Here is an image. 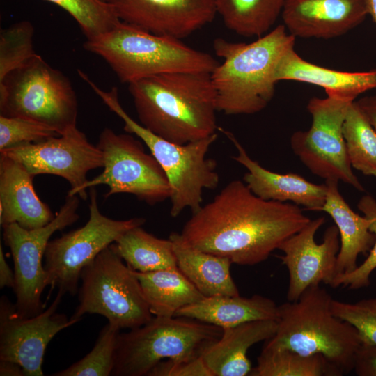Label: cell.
<instances>
[{
    "label": "cell",
    "mask_w": 376,
    "mask_h": 376,
    "mask_svg": "<svg viewBox=\"0 0 376 376\" xmlns=\"http://www.w3.org/2000/svg\"><path fill=\"white\" fill-rule=\"evenodd\" d=\"M251 376H341L343 373L320 354H301L287 348L264 346Z\"/></svg>",
    "instance_id": "cell-29"
},
{
    "label": "cell",
    "mask_w": 376,
    "mask_h": 376,
    "mask_svg": "<svg viewBox=\"0 0 376 376\" xmlns=\"http://www.w3.org/2000/svg\"><path fill=\"white\" fill-rule=\"evenodd\" d=\"M276 320H259L223 329L220 338L202 356L212 376H245L251 371L247 357L254 344L272 338L277 329Z\"/></svg>",
    "instance_id": "cell-22"
},
{
    "label": "cell",
    "mask_w": 376,
    "mask_h": 376,
    "mask_svg": "<svg viewBox=\"0 0 376 376\" xmlns=\"http://www.w3.org/2000/svg\"><path fill=\"white\" fill-rule=\"evenodd\" d=\"M0 154L19 162L33 176L51 174L64 178L70 185L68 195L88 180L91 170L103 166L100 150L77 127L40 142L3 149Z\"/></svg>",
    "instance_id": "cell-15"
},
{
    "label": "cell",
    "mask_w": 376,
    "mask_h": 376,
    "mask_svg": "<svg viewBox=\"0 0 376 376\" xmlns=\"http://www.w3.org/2000/svg\"><path fill=\"white\" fill-rule=\"evenodd\" d=\"M34 29L29 21H21L0 33V81L10 72L37 54L33 45Z\"/></svg>",
    "instance_id": "cell-33"
},
{
    "label": "cell",
    "mask_w": 376,
    "mask_h": 376,
    "mask_svg": "<svg viewBox=\"0 0 376 376\" xmlns=\"http://www.w3.org/2000/svg\"><path fill=\"white\" fill-rule=\"evenodd\" d=\"M338 182L335 179L325 180L326 200L321 209L330 215L339 231L340 246L336 278L354 270L359 255L370 252L375 240L374 233L369 230L370 219L352 210L340 193Z\"/></svg>",
    "instance_id": "cell-23"
},
{
    "label": "cell",
    "mask_w": 376,
    "mask_h": 376,
    "mask_svg": "<svg viewBox=\"0 0 376 376\" xmlns=\"http://www.w3.org/2000/svg\"><path fill=\"white\" fill-rule=\"evenodd\" d=\"M218 130L235 146L237 155L233 158L246 169L243 180L255 195L266 201L290 202L309 210L321 211L326 200L325 183L317 185L296 173L281 174L266 169L249 157L231 132Z\"/></svg>",
    "instance_id": "cell-19"
},
{
    "label": "cell",
    "mask_w": 376,
    "mask_h": 376,
    "mask_svg": "<svg viewBox=\"0 0 376 376\" xmlns=\"http://www.w3.org/2000/svg\"><path fill=\"white\" fill-rule=\"evenodd\" d=\"M112 244L81 271L79 304L71 318L86 313L104 316L118 329L138 328L153 318L134 270Z\"/></svg>",
    "instance_id": "cell-9"
},
{
    "label": "cell",
    "mask_w": 376,
    "mask_h": 376,
    "mask_svg": "<svg viewBox=\"0 0 376 376\" xmlns=\"http://www.w3.org/2000/svg\"><path fill=\"white\" fill-rule=\"evenodd\" d=\"M78 195H68L54 219L47 225L35 229H25L17 224L3 228L5 244L10 249L14 265L17 313L22 317H33L41 313V296L47 286V274L42 258L52 235L76 222L79 215Z\"/></svg>",
    "instance_id": "cell-12"
},
{
    "label": "cell",
    "mask_w": 376,
    "mask_h": 376,
    "mask_svg": "<svg viewBox=\"0 0 376 376\" xmlns=\"http://www.w3.org/2000/svg\"><path fill=\"white\" fill-rule=\"evenodd\" d=\"M169 238L178 269L204 297L240 295L230 274L232 262L228 258L187 246L178 233H171Z\"/></svg>",
    "instance_id": "cell-25"
},
{
    "label": "cell",
    "mask_w": 376,
    "mask_h": 376,
    "mask_svg": "<svg viewBox=\"0 0 376 376\" xmlns=\"http://www.w3.org/2000/svg\"><path fill=\"white\" fill-rule=\"evenodd\" d=\"M332 299L324 288L313 285L297 300L279 305L277 329L265 346L287 348L304 355L320 354L343 375L353 370L362 341L354 326L333 314Z\"/></svg>",
    "instance_id": "cell-4"
},
{
    "label": "cell",
    "mask_w": 376,
    "mask_h": 376,
    "mask_svg": "<svg viewBox=\"0 0 376 376\" xmlns=\"http://www.w3.org/2000/svg\"><path fill=\"white\" fill-rule=\"evenodd\" d=\"M358 208L370 219L369 230L374 233L375 240L364 262L352 272L337 276L332 288L340 285L351 290H358L370 285V276L376 269V200L369 195L363 196L358 203Z\"/></svg>",
    "instance_id": "cell-36"
},
{
    "label": "cell",
    "mask_w": 376,
    "mask_h": 376,
    "mask_svg": "<svg viewBox=\"0 0 376 376\" xmlns=\"http://www.w3.org/2000/svg\"><path fill=\"white\" fill-rule=\"evenodd\" d=\"M310 221L299 205L264 200L236 180L192 212L180 235L193 249L254 265Z\"/></svg>",
    "instance_id": "cell-1"
},
{
    "label": "cell",
    "mask_w": 376,
    "mask_h": 376,
    "mask_svg": "<svg viewBox=\"0 0 376 376\" xmlns=\"http://www.w3.org/2000/svg\"><path fill=\"white\" fill-rule=\"evenodd\" d=\"M331 311L336 317L357 329L362 343L376 345V297L355 303L333 299Z\"/></svg>",
    "instance_id": "cell-34"
},
{
    "label": "cell",
    "mask_w": 376,
    "mask_h": 376,
    "mask_svg": "<svg viewBox=\"0 0 376 376\" xmlns=\"http://www.w3.org/2000/svg\"><path fill=\"white\" fill-rule=\"evenodd\" d=\"M324 222L323 217L311 220L278 249L283 253L280 258L289 274L288 301L297 300L311 285L322 282L333 285L340 246V235L337 226L332 225L325 230L323 241L316 243L315 233Z\"/></svg>",
    "instance_id": "cell-16"
},
{
    "label": "cell",
    "mask_w": 376,
    "mask_h": 376,
    "mask_svg": "<svg viewBox=\"0 0 376 376\" xmlns=\"http://www.w3.org/2000/svg\"><path fill=\"white\" fill-rule=\"evenodd\" d=\"M278 306L272 299L259 295L205 297L179 309L174 316L196 319L224 329L253 320H278Z\"/></svg>",
    "instance_id": "cell-24"
},
{
    "label": "cell",
    "mask_w": 376,
    "mask_h": 376,
    "mask_svg": "<svg viewBox=\"0 0 376 376\" xmlns=\"http://www.w3.org/2000/svg\"><path fill=\"white\" fill-rule=\"evenodd\" d=\"M68 12L87 40L114 28L120 22L113 6L103 0H46Z\"/></svg>",
    "instance_id": "cell-32"
},
{
    "label": "cell",
    "mask_w": 376,
    "mask_h": 376,
    "mask_svg": "<svg viewBox=\"0 0 376 376\" xmlns=\"http://www.w3.org/2000/svg\"><path fill=\"white\" fill-rule=\"evenodd\" d=\"M35 176L15 159L0 154V224H17L31 230L42 227L54 217L37 195Z\"/></svg>",
    "instance_id": "cell-20"
},
{
    "label": "cell",
    "mask_w": 376,
    "mask_h": 376,
    "mask_svg": "<svg viewBox=\"0 0 376 376\" xmlns=\"http://www.w3.org/2000/svg\"><path fill=\"white\" fill-rule=\"evenodd\" d=\"M89 219L84 226L50 240L45 253L47 284L63 295L78 292L82 269L128 230L143 226L146 219H111L101 213L95 187L89 189Z\"/></svg>",
    "instance_id": "cell-11"
},
{
    "label": "cell",
    "mask_w": 376,
    "mask_h": 376,
    "mask_svg": "<svg viewBox=\"0 0 376 376\" xmlns=\"http://www.w3.org/2000/svg\"><path fill=\"white\" fill-rule=\"evenodd\" d=\"M223 329L200 320L155 316L146 324L119 333L111 375L145 376L160 361L201 357Z\"/></svg>",
    "instance_id": "cell-7"
},
{
    "label": "cell",
    "mask_w": 376,
    "mask_h": 376,
    "mask_svg": "<svg viewBox=\"0 0 376 376\" xmlns=\"http://www.w3.org/2000/svg\"><path fill=\"white\" fill-rule=\"evenodd\" d=\"M343 134L352 167L376 177V131L355 101L347 107Z\"/></svg>",
    "instance_id": "cell-30"
},
{
    "label": "cell",
    "mask_w": 376,
    "mask_h": 376,
    "mask_svg": "<svg viewBox=\"0 0 376 376\" xmlns=\"http://www.w3.org/2000/svg\"><path fill=\"white\" fill-rule=\"evenodd\" d=\"M63 294L59 291L49 306L36 316H20L8 298L0 299V360L19 363L25 376H42L47 345L61 331L80 320L56 312Z\"/></svg>",
    "instance_id": "cell-14"
},
{
    "label": "cell",
    "mask_w": 376,
    "mask_h": 376,
    "mask_svg": "<svg viewBox=\"0 0 376 376\" xmlns=\"http://www.w3.org/2000/svg\"><path fill=\"white\" fill-rule=\"evenodd\" d=\"M82 79L110 111L123 120L124 130L141 139L164 170L171 187V216L176 217L186 208L192 212L199 209L203 190L214 189L219 182L216 161L206 157L217 134L185 144L166 140L129 116L120 102L116 87L107 91L88 75H84Z\"/></svg>",
    "instance_id": "cell-6"
},
{
    "label": "cell",
    "mask_w": 376,
    "mask_h": 376,
    "mask_svg": "<svg viewBox=\"0 0 376 376\" xmlns=\"http://www.w3.org/2000/svg\"><path fill=\"white\" fill-rule=\"evenodd\" d=\"M357 103L376 131V95L362 97Z\"/></svg>",
    "instance_id": "cell-40"
},
{
    "label": "cell",
    "mask_w": 376,
    "mask_h": 376,
    "mask_svg": "<svg viewBox=\"0 0 376 376\" xmlns=\"http://www.w3.org/2000/svg\"><path fill=\"white\" fill-rule=\"evenodd\" d=\"M353 370L359 376H376V345H361L354 357Z\"/></svg>",
    "instance_id": "cell-38"
},
{
    "label": "cell",
    "mask_w": 376,
    "mask_h": 376,
    "mask_svg": "<svg viewBox=\"0 0 376 376\" xmlns=\"http://www.w3.org/2000/svg\"><path fill=\"white\" fill-rule=\"evenodd\" d=\"M120 330L107 323L100 331L96 343L81 360L52 376H109L115 363L117 338Z\"/></svg>",
    "instance_id": "cell-31"
},
{
    "label": "cell",
    "mask_w": 376,
    "mask_h": 376,
    "mask_svg": "<svg viewBox=\"0 0 376 376\" xmlns=\"http://www.w3.org/2000/svg\"><path fill=\"white\" fill-rule=\"evenodd\" d=\"M1 376H25L22 367L17 363L0 360Z\"/></svg>",
    "instance_id": "cell-41"
},
{
    "label": "cell",
    "mask_w": 376,
    "mask_h": 376,
    "mask_svg": "<svg viewBox=\"0 0 376 376\" xmlns=\"http://www.w3.org/2000/svg\"><path fill=\"white\" fill-rule=\"evenodd\" d=\"M350 104L329 97L311 98L307 110L312 118L311 126L308 130L294 132L290 146L294 154L314 175L325 180L342 181L363 191L353 173L343 134Z\"/></svg>",
    "instance_id": "cell-13"
},
{
    "label": "cell",
    "mask_w": 376,
    "mask_h": 376,
    "mask_svg": "<svg viewBox=\"0 0 376 376\" xmlns=\"http://www.w3.org/2000/svg\"><path fill=\"white\" fill-rule=\"evenodd\" d=\"M103 1H107V2H108V0H103Z\"/></svg>",
    "instance_id": "cell-43"
},
{
    "label": "cell",
    "mask_w": 376,
    "mask_h": 376,
    "mask_svg": "<svg viewBox=\"0 0 376 376\" xmlns=\"http://www.w3.org/2000/svg\"><path fill=\"white\" fill-rule=\"evenodd\" d=\"M285 0H214L225 26L242 36L261 37L281 14Z\"/></svg>",
    "instance_id": "cell-28"
},
{
    "label": "cell",
    "mask_w": 376,
    "mask_h": 376,
    "mask_svg": "<svg viewBox=\"0 0 376 376\" xmlns=\"http://www.w3.org/2000/svg\"><path fill=\"white\" fill-rule=\"evenodd\" d=\"M58 135L53 129L35 120L0 115V150Z\"/></svg>",
    "instance_id": "cell-35"
},
{
    "label": "cell",
    "mask_w": 376,
    "mask_h": 376,
    "mask_svg": "<svg viewBox=\"0 0 376 376\" xmlns=\"http://www.w3.org/2000/svg\"><path fill=\"white\" fill-rule=\"evenodd\" d=\"M0 113L35 120L61 135L77 127V98L70 79L37 54L0 81Z\"/></svg>",
    "instance_id": "cell-8"
},
{
    "label": "cell",
    "mask_w": 376,
    "mask_h": 376,
    "mask_svg": "<svg viewBox=\"0 0 376 376\" xmlns=\"http://www.w3.org/2000/svg\"><path fill=\"white\" fill-rule=\"evenodd\" d=\"M84 48L102 57L123 83L167 72H212V55L173 37L157 35L120 21L111 30L86 40Z\"/></svg>",
    "instance_id": "cell-5"
},
{
    "label": "cell",
    "mask_w": 376,
    "mask_h": 376,
    "mask_svg": "<svg viewBox=\"0 0 376 376\" xmlns=\"http://www.w3.org/2000/svg\"><path fill=\"white\" fill-rule=\"evenodd\" d=\"M277 83L292 80L322 87L327 97L351 103L361 93L376 88V70L344 72L310 63L299 56L294 48L279 62L274 72Z\"/></svg>",
    "instance_id": "cell-21"
},
{
    "label": "cell",
    "mask_w": 376,
    "mask_h": 376,
    "mask_svg": "<svg viewBox=\"0 0 376 376\" xmlns=\"http://www.w3.org/2000/svg\"><path fill=\"white\" fill-rule=\"evenodd\" d=\"M15 285V273L8 265L0 244V288L8 287L13 288Z\"/></svg>",
    "instance_id": "cell-39"
},
{
    "label": "cell",
    "mask_w": 376,
    "mask_h": 376,
    "mask_svg": "<svg viewBox=\"0 0 376 376\" xmlns=\"http://www.w3.org/2000/svg\"><path fill=\"white\" fill-rule=\"evenodd\" d=\"M112 245L134 271L149 272L178 267L172 241L155 237L142 226L128 230Z\"/></svg>",
    "instance_id": "cell-27"
},
{
    "label": "cell",
    "mask_w": 376,
    "mask_h": 376,
    "mask_svg": "<svg viewBox=\"0 0 376 376\" xmlns=\"http://www.w3.org/2000/svg\"><path fill=\"white\" fill-rule=\"evenodd\" d=\"M148 376H212L202 357L191 361L169 359L158 363Z\"/></svg>",
    "instance_id": "cell-37"
},
{
    "label": "cell",
    "mask_w": 376,
    "mask_h": 376,
    "mask_svg": "<svg viewBox=\"0 0 376 376\" xmlns=\"http://www.w3.org/2000/svg\"><path fill=\"white\" fill-rule=\"evenodd\" d=\"M143 126L185 144L217 133V95L210 72L158 74L128 84Z\"/></svg>",
    "instance_id": "cell-2"
},
{
    "label": "cell",
    "mask_w": 376,
    "mask_h": 376,
    "mask_svg": "<svg viewBox=\"0 0 376 376\" xmlns=\"http://www.w3.org/2000/svg\"><path fill=\"white\" fill-rule=\"evenodd\" d=\"M96 146L102 154L103 171L88 180L72 195L86 200V189L105 185L109 188L105 198L129 194L154 205L170 198L171 187L166 173L155 158L146 153L141 141L106 127Z\"/></svg>",
    "instance_id": "cell-10"
},
{
    "label": "cell",
    "mask_w": 376,
    "mask_h": 376,
    "mask_svg": "<svg viewBox=\"0 0 376 376\" xmlns=\"http://www.w3.org/2000/svg\"><path fill=\"white\" fill-rule=\"evenodd\" d=\"M120 21L181 39L214 18V0H108Z\"/></svg>",
    "instance_id": "cell-17"
},
{
    "label": "cell",
    "mask_w": 376,
    "mask_h": 376,
    "mask_svg": "<svg viewBox=\"0 0 376 376\" xmlns=\"http://www.w3.org/2000/svg\"><path fill=\"white\" fill-rule=\"evenodd\" d=\"M134 272L154 316L174 317L179 309L205 297L178 267Z\"/></svg>",
    "instance_id": "cell-26"
},
{
    "label": "cell",
    "mask_w": 376,
    "mask_h": 376,
    "mask_svg": "<svg viewBox=\"0 0 376 376\" xmlns=\"http://www.w3.org/2000/svg\"><path fill=\"white\" fill-rule=\"evenodd\" d=\"M295 42L283 24L248 44L216 38L213 49L223 59L210 73L217 111L249 115L264 109L274 95L276 68Z\"/></svg>",
    "instance_id": "cell-3"
},
{
    "label": "cell",
    "mask_w": 376,
    "mask_h": 376,
    "mask_svg": "<svg viewBox=\"0 0 376 376\" xmlns=\"http://www.w3.org/2000/svg\"><path fill=\"white\" fill-rule=\"evenodd\" d=\"M368 15L376 25V0H366Z\"/></svg>",
    "instance_id": "cell-42"
},
{
    "label": "cell",
    "mask_w": 376,
    "mask_h": 376,
    "mask_svg": "<svg viewBox=\"0 0 376 376\" xmlns=\"http://www.w3.org/2000/svg\"><path fill=\"white\" fill-rule=\"evenodd\" d=\"M368 15L366 0H285L284 26L294 37L340 36Z\"/></svg>",
    "instance_id": "cell-18"
}]
</instances>
